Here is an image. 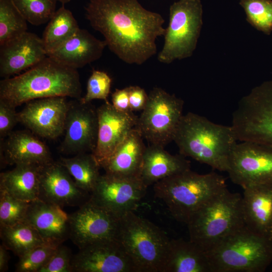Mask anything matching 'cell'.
<instances>
[{
    "instance_id": "obj_1",
    "label": "cell",
    "mask_w": 272,
    "mask_h": 272,
    "mask_svg": "<svg viewBox=\"0 0 272 272\" xmlns=\"http://www.w3.org/2000/svg\"><path fill=\"white\" fill-rule=\"evenodd\" d=\"M85 11L109 49L127 63L140 65L154 55L156 40L165 32L162 16L138 0H90Z\"/></svg>"
},
{
    "instance_id": "obj_2",
    "label": "cell",
    "mask_w": 272,
    "mask_h": 272,
    "mask_svg": "<svg viewBox=\"0 0 272 272\" xmlns=\"http://www.w3.org/2000/svg\"><path fill=\"white\" fill-rule=\"evenodd\" d=\"M81 93L77 70L48 56L23 73L0 82V100L15 107L48 97L80 99Z\"/></svg>"
},
{
    "instance_id": "obj_3",
    "label": "cell",
    "mask_w": 272,
    "mask_h": 272,
    "mask_svg": "<svg viewBox=\"0 0 272 272\" xmlns=\"http://www.w3.org/2000/svg\"><path fill=\"white\" fill-rule=\"evenodd\" d=\"M173 141L182 156L227 172L229 158L238 140L231 125L216 124L204 116L188 112L183 115Z\"/></svg>"
},
{
    "instance_id": "obj_4",
    "label": "cell",
    "mask_w": 272,
    "mask_h": 272,
    "mask_svg": "<svg viewBox=\"0 0 272 272\" xmlns=\"http://www.w3.org/2000/svg\"><path fill=\"white\" fill-rule=\"evenodd\" d=\"M226 187L223 176L215 172L199 174L190 169L155 183L154 191L172 217L186 224L197 210Z\"/></svg>"
},
{
    "instance_id": "obj_5",
    "label": "cell",
    "mask_w": 272,
    "mask_h": 272,
    "mask_svg": "<svg viewBox=\"0 0 272 272\" xmlns=\"http://www.w3.org/2000/svg\"><path fill=\"white\" fill-rule=\"evenodd\" d=\"M242 195L227 187L213 197L190 217L189 240L207 253L244 225Z\"/></svg>"
},
{
    "instance_id": "obj_6",
    "label": "cell",
    "mask_w": 272,
    "mask_h": 272,
    "mask_svg": "<svg viewBox=\"0 0 272 272\" xmlns=\"http://www.w3.org/2000/svg\"><path fill=\"white\" fill-rule=\"evenodd\" d=\"M207 253L212 272H263L272 262V239L244 225Z\"/></svg>"
},
{
    "instance_id": "obj_7",
    "label": "cell",
    "mask_w": 272,
    "mask_h": 272,
    "mask_svg": "<svg viewBox=\"0 0 272 272\" xmlns=\"http://www.w3.org/2000/svg\"><path fill=\"white\" fill-rule=\"evenodd\" d=\"M116 239L138 272H163L170 240L154 223L127 212L120 217Z\"/></svg>"
},
{
    "instance_id": "obj_8",
    "label": "cell",
    "mask_w": 272,
    "mask_h": 272,
    "mask_svg": "<svg viewBox=\"0 0 272 272\" xmlns=\"http://www.w3.org/2000/svg\"><path fill=\"white\" fill-rule=\"evenodd\" d=\"M202 25L200 0H178L169 9V22L165 29L163 48L158 60L170 63L191 56L196 48Z\"/></svg>"
},
{
    "instance_id": "obj_9",
    "label": "cell",
    "mask_w": 272,
    "mask_h": 272,
    "mask_svg": "<svg viewBox=\"0 0 272 272\" xmlns=\"http://www.w3.org/2000/svg\"><path fill=\"white\" fill-rule=\"evenodd\" d=\"M231 126L238 141L272 148V81L254 87L238 103Z\"/></svg>"
},
{
    "instance_id": "obj_10",
    "label": "cell",
    "mask_w": 272,
    "mask_h": 272,
    "mask_svg": "<svg viewBox=\"0 0 272 272\" xmlns=\"http://www.w3.org/2000/svg\"><path fill=\"white\" fill-rule=\"evenodd\" d=\"M183 101L160 88L150 92L136 128L150 144L164 147L173 141L183 116Z\"/></svg>"
},
{
    "instance_id": "obj_11",
    "label": "cell",
    "mask_w": 272,
    "mask_h": 272,
    "mask_svg": "<svg viewBox=\"0 0 272 272\" xmlns=\"http://www.w3.org/2000/svg\"><path fill=\"white\" fill-rule=\"evenodd\" d=\"M227 172L231 181L243 189L272 183V148L252 142L237 143Z\"/></svg>"
},
{
    "instance_id": "obj_12",
    "label": "cell",
    "mask_w": 272,
    "mask_h": 272,
    "mask_svg": "<svg viewBox=\"0 0 272 272\" xmlns=\"http://www.w3.org/2000/svg\"><path fill=\"white\" fill-rule=\"evenodd\" d=\"M69 215L70 238L79 249L98 241L116 239L120 217L90 198Z\"/></svg>"
},
{
    "instance_id": "obj_13",
    "label": "cell",
    "mask_w": 272,
    "mask_h": 272,
    "mask_svg": "<svg viewBox=\"0 0 272 272\" xmlns=\"http://www.w3.org/2000/svg\"><path fill=\"white\" fill-rule=\"evenodd\" d=\"M148 187L140 177H125L105 173L91 193L96 204L120 217L137 209Z\"/></svg>"
},
{
    "instance_id": "obj_14",
    "label": "cell",
    "mask_w": 272,
    "mask_h": 272,
    "mask_svg": "<svg viewBox=\"0 0 272 272\" xmlns=\"http://www.w3.org/2000/svg\"><path fill=\"white\" fill-rule=\"evenodd\" d=\"M72 272H138L117 239L98 241L79 249L73 255Z\"/></svg>"
},
{
    "instance_id": "obj_15",
    "label": "cell",
    "mask_w": 272,
    "mask_h": 272,
    "mask_svg": "<svg viewBox=\"0 0 272 272\" xmlns=\"http://www.w3.org/2000/svg\"><path fill=\"white\" fill-rule=\"evenodd\" d=\"M98 128L97 109L80 99L69 102L61 152L76 155L92 153L96 145Z\"/></svg>"
},
{
    "instance_id": "obj_16",
    "label": "cell",
    "mask_w": 272,
    "mask_h": 272,
    "mask_svg": "<svg viewBox=\"0 0 272 272\" xmlns=\"http://www.w3.org/2000/svg\"><path fill=\"white\" fill-rule=\"evenodd\" d=\"M69 106L65 97L33 100L18 113L19 122L37 135L55 139L64 132Z\"/></svg>"
},
{
    "instance_id": "obj_17",
    "label": "cell",
    "mask_w": 272,
    "mask_h": 272,
    "mask_svg": "<svg viewBox=\"0 0 272 272\" xmlns=\"http://www.w3.org/2000/svg\"><path fill=\"white\" fill-rule=\"evenodd\" d=\"M91 194L79 188L60 162L52 161L39 171L38 199L60 207H79L90 199Z\"/></svg>"
},
{
    "instance_id": "obj_18",
    "label": "cell",
    "mask_w": 272,
    "mask_h": 272,
    "mask_svg": "<svg viewBox=\"0 0 272 272\" xmlns=\"http://www.w3.org/2000/svg\"><path fill=\"white\" fill-rule=\"evenodd\" d=\"M98 128L96 145L92 153L100 167L137 124L133 112L116 110L108 101L97 109Z\"/></svg>"
},
{
    "instance_id": "obj_19",
    "label": "cell",
    "mask_w": 272,
    "mask_h": 272,
    "mask_svg": "<svg viewBox=\"0 0 272 272\" xmlns=\"http://www.w3.org/2000/svg\"><path fill=\"white\" fill-rule=\"evenodd\" d=\"M47 56L42 38L27 31L0 45V76L10 78L33 67Z\"/></svg>"
},
{
    "instance_id": "obj_20",
    "label": "cell",
    "mask_w": 272,
    "mask_h": 272,
    "mask_svg": "<svg viewBox=\"0 0 272 272\" xmlns=\"http://www.w3.org/2000/svg\"><path fill=\"white\" fill-rule=\"evenodd\" d=\"M241 207L244 225L256 234L272 239V183L243 188Z\"/></svg>"
},
{
    "instance_id": "obj_21",
    "label": "cell",
    "mask_w": 272,
    "mask_h": 272,
    "mask_svg": "<svg viewBox=\"0 0 272 272\" xmlns=\"http://www.w3.org/2000/svg\"><path fill=\"white\" fill-rule=\"evenodd\" d=\"M25 221L47 242L56 245L70 238L69 215L61 207L39 199L29 202Z\"/></svg>"
},
{
    "instance_id": "obj_22",
    "label": "cell",
    "mask_w": 272,
    "mask_h": 272,
    "mask_svg": "<svg viewBox=\"0 0 272 272\" xmlns=\"http://www.w3.org/2000/svg\"><path fill=\"white\" fill-rule=\"evenodd\" d=\"M34 134L26 130L11 132L2 145L3 162L41 166L53 161L47 146Z\"/></svg>"
},
{
    "instance_id": "obj_23",
    "label": "cell",
    "mask_w": 272,
    "mask_h": 272,
    "mask_svg": "<svg viewBox=\"0 0 272 272\" xmlns=\"http://www.w3.org/2000/svg\"><path fill=\"white\" fill-rule=\"evenodd\" d=\"M106 46L105 40H99L87 30L80 28L73 36L47 56L77 70L99 59Z\"/></svg>"
},
{
    "instance_id": "obj_24",
    "label": "cell",
    "mask_w": 272,
    "mask_h": 272,
    "mask_svg": "<svg viewBox=\"0 0 272 272\" xmlns=\"http://www.w3.org/2000/svg\"><path fill=\"white\" fill-rule=\"evenodd\" d=\"M144 138L132 129L109 158L101 165L105 173L125 177H140L146 147Z\"/></svg>"
},
{
    "instance_id": "obj_25",
    "label": "cell",
    "mask_w": 272,
    "mask_h": 272,
    "mask_svg": "<svg viewBox=\"0 0 272 272\" xmlns=\"http://www.w3.org/2000/svg\"><path fill=\"white\" fill-rule=\"evenodd\" d=\"M164 147L150 144L146 147L141 178L147 186L190 169V163L182 155H171Z\"/></svg>"
},
{
    "instance_id": "obj_26",
    "label": "cell",
    "mask_w": 272,
    "mask_h": 272,
    "mask_svg": "<svg viewBox=\"0 0 272 272\" xmlns=\"http://www.w3.org/2000/svg\"><path fill=\"white\" fill-rule=\"evenodd\" d=\"M163 272H212L208 254L189 239L170 240Z\"/></svg>"
},
{
    "instance_id": "obj_27",
    "label": "cell",
    "mask_w": 272,
    "mask_h": 272,
    "mask_svg": "<svg viewBox=\"0 0 272 272\" xmlns=\"http://www.w3.org/2000/svg\"><path fill=\"white\" fill-rule=\"evenodd\" d=\"M40 166L19 164L11 170L1 173L0 190L27 202L38 199Z\"/></svg>"
},
{
    "instance_id": "obj_28",
    "label": "cell",
    "mask_w": 272,
    "mask_h": 272,
    "mask_svg": "<svg viewBox=\"0 0 272 272\" xmlns=\"http://www.w3.org/2000/svg\"><path fill=\"white\" fill-rule=\"evenodd\" d=\"M79 29L72 13L63 5L48 22L41 38L47 55L59 48Z\"/></svg>"
},
{
    "instance_id": "obj_29",
    "label": "cell",
    "mask_w": 272,
    "mask_h": 272,
    "mask_svg": "<svg viewBox=\"0 0 272 272\" xmlns=\"http://www.w3.org/2000/svg\"><path fill=\"white\" fill-rule=\"evenodd\" d=\"M2 244L19 257L46 242L27 221L10 226H0ZM49 243V242H48Z\"/></svg>"
},
{
    "instance_id": "obj_30",
    "label": "cell",
    "mask_w": 272,
    "mask_h": 272,
    "mask_svg": "<svg viewBox=\"0 0 272 272\" xmlns=\"http://www.w3.org/2000/svg\"><path fill=\"white\" fill-rule=\"evenodd\" d=\"M59 162L74 178L76 185L91 194L101 176V167L92 153H83L71 158H61Z\"/></svg>"
},
{
    "instance_id": "obj_31",
    "label": "cell",
    "mask_w": 272,
    "mask_h": 272,
    "mask_svg": "<svg viewBox=\"0 0 272 272\" xmlns=\"http://www.w3.org/2000/svg\"><path fill=\"white\" fill-rule=\"evenodd\" d=\"M27 22L12 0H0V45L27 32Z\"/></svg>"
},
{
    "instance_id": "obj_32",
    "label": "cell",
    "mask_w": 272,
    "mask_h": 272,
    "mask_svg": "<svg viewBox=\"0 0 272 272\" xmlns=\"http://www.w3.org/2000/svg\"><path fill=\"white\" fill-rule=\"evenodd\" d=\"M27 22L35 26L48 22L56 12L57 0H12Z\"/></svg>"
},
{
    "instance_id": "obj_33",
    "label": "cell",
    "mask_w": 272,
    "mask_h": 272,
    "mask_svg": "<svg viewBox=\"0 0 272 272\" xmlns=\"http://www.w3.org/2000/svg\"><path fill=\"white\" fill-rule=\"evenodd\" d=\"M247 21L265 34L272 32V0H240Z\"/></svg>"
},
{
    "instance_id": "obj_34",
    "label": "cell",
    "mask_w": 272,
    "mask_h": 272,
    "mask_svg": "<svg viewBox=\"0 0 272 272\" xmlns=\"http://www.w3.org/2000/svg\"><path fill=\"white\" fill-rule=\"evenodd\" d=\"M30 202L0 190V226H10L25 221Z\"/></svg>"
},
{
    "instance_id": "obj_35",
    "label": "cell",
    "mask_w": 272,
    "mask_h": 272,
    "mask_svg": "<svg viewBox=\"0 0 272 272\" xmlns=\"http://www.w3.org/2000/svg\"><path fill=\"white\" fill-rule=\"evenodd\" d=\"M58 246L47 242L30 250L19 257L16 271L38 272Z\"/></svg>"
},
{
    "instance_id": "obj_36",
    "label": "cell",
    "mask_w": 272,
    "mask_h": 272,
    "mask_svg": "<svg viewBox=\"0 0 272 272\" xmlns=\"http://www.w3.org/2000/svg\"><path fill=\"white\" fill-rule=\"evenodd\" d=\"M111 83L112 80L106 73L93 70L87 82L86 94L80 100L85 103H90L94 99L107 102Z\"/></svg>"
},
{
    "instance_id": "obj_37",
    "label": "cell",
    "mask_w": 272,
    "mask_h": 272,
    "mask_svg": "<svg viewBox=\"0 0 272 272\" xmlns=\"http://www.w3.org/2000/svg\"><path fill=\"white\" fill-rule=\"evenodd\" d=\"M59 245L38 272H72L73 255L67 247Z\"/></svg>"
},
{
    "instance_id": "obj_38",
    "label": "cell",
    "mask_w": 272,
    "mask_h": 272,
    "mask_svg": "<svg viewBox=\"0 0 272 272\" xmlns=\"http://www.w3.org/2000/svg\"><path fill=\"white\" fill-rule=\"evenodd\" d=\"M16 107L0 100V137L2 140L13 131L19 122Z\"/></svg>"
},
{
    "instance_id": "obj_39",
    "label": "cell",
    "mask_w": 272,
    "mask_h": 272,
    "mask_svg": "<svg viewBox=\"0 0 272 272\" xmlns=\"http://www.w3.org/2000/svg\"><path fill=\"white\" fill-rule=\"evenodd\" d=\"M129 102L132 111L143 110L146 107L149 98L145 90L138 86L128 87Z\"/></svg>"
},
{
    "instance_id": "obj_40",
    "label": "cell",
    "mask_w": 272,
    "mask_h": 272,
    "mask_svg": "<svg viewBox=\"0 0 272 272\" xmlns=\"http://www.w3.org/2000/svg\"><path fill=\"white\" fill-rule=\"evenodd\" d=\"M112 102L113 106L118 111L133 112L129 105L128 87L122 89H116L112 94Z\"/></svg>"
},
{
    "instance_id": "obj_41",
    "label": "cell",
    "mask_w": 272,
    "mask_h": 272,
    "mask_svg": "<svg viewBox=\"0 0 272 272\" xmlns=\"http://www.w3.org/2000/svg\"><path fill=\"white\" fill-rule=\"evenodd\" d=\"M10 256L8 249L2 244L0 245V271H6L8 269Z\"/></svg>"
},
{
    "instance_id": "obj_42",
    "label": "cell",
    "mask_w": 272,
    "mask_h": 272,
    "mask_svg": "<svg viewBox=\"0 0 272 272\" xmlns=\"http://www.w3.org/2000/svg\"><path fill=\"white\" fill-rule=\"evenodd\" d=\"M71 0H57V1L61 3L62 5L70 2Z\"/></svg>"
}]
</instances>
